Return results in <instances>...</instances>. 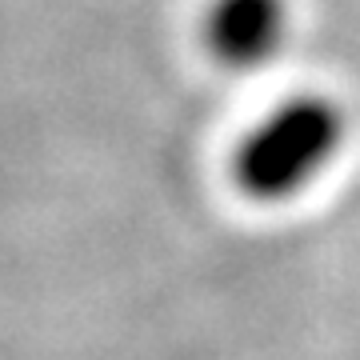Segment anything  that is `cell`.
<instances>
[{"mask_svg":"<svg viewBox=\"0 0 360 360\" xmlns=\"http://www.w3.org/2000/svg\"><path fill=\"white\" fill-rule=\"evenodd\" d=\"M345 108L333 96L300 92L269 112L248 132L236 156L232 176L248 200L281 205L292 200L333 165L345 144Z\"/></svg>","mask_w":360,"mask_h":360,"instance_id":"obj_1","label":"cell"},{"mask_svg":"<svg viewBox=\"0 0 360 360\" xmlns=\"http://www.w3.org/2000/svg\"><path fill=\"white\" fill-rule=\"evenodd\" d=\"M288 37V0H212L205 44L212 60L232 72L269 65Z\"/></svg>","mask_w":360,"mask_h":360,"instance_id":"obj_2","label":"cell"}]
</instances>
